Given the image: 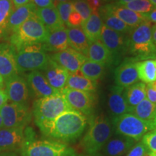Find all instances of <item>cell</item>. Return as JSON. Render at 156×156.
Instances as JSON below:
<instances>
[{"instance_id":"obj_1","label":"cell","mask_w":156,"mask_h":156,"mask_svg":"<svg viewBox=\"0 0 156 156\" xmlns=\"http://www.w3.org/2000/svg\"><path fill=\"white\" fill-rule=\"evenodd\" d=\"M87 118L75 110L67 111L56 117L44 135L62 142H73L80 136L86 129Z\"/></svg>"},{"instance_id":"obj_2","label":"cell","mask_w":156,"mask_h":156,"mask_svg":"<svg viewBox=\"0 0 156 156\" xmlns=\"http://www.w3.org/2000/svg\"><path fill=\"white\" fill-rule=\"evenodd\" d=\"M25 142L19 151L21 156H77L75 149L64 142L36 139L32 128H25Z\"/></svg>"},{"instance_id":"obj_3","label":"cell","mask_w":156,"mask_h":156,"mask_svg":"<svg viewBox=\"0 0 156 156\" xmlns=\"http://www.w3.org/2000/svg\"><path fill=\"white\" fill-rule=\"evenodd\" d=\"M88 124L80 145L87 155H96L112 137L114 129L112 123L103 114L90 116Z\"/></svg>"},{"instance_id":"obj_4","label":"cell","mask_w":156,"mask_h":156,"mask_svg":"<svg viewBox=\"0 0 156 156\" xmlns=\"http://www.w3.org/2000/svg\"><path fill=\"white\" fill-rule=\"evenodd\" d=\"M74 110L61 93L51 96L41 98L34 101L33 114L35 122L44 134L56 117L67 111Z\"/></svg>"},{"instance_id":"obj_5","label":"cell","mask_w":156,"mask_h":156,"mask_svg":"<svg viewBox=\"0 0 156 156\" xmlns=\"http://www.w3.org/2000/svg\"><path fill=\"white\" fill-rule=\"evenodd\" d=\"M152 23L146 20L127 35L128 53L137 62L156 58V46L152 38Z\"/></svg>"},{"instance_id":"obj_6","label":"cell","mask_w":156,"mask_h":156,"mask_svg":"<svg viewBox=\"0 0 156 156\" xmlns=\"http://www.w3.org/2000/svg\"><path fill=\"white\" fill-rule=\"evenodd\" d=\"M49 31L44 26L36 15H34L20 25L10 37V45L16 51L25 46L36 44H44Z\"/></svg>"},{"instance_id":"obj_7","label":"cell","mask_w":156,"mask_h":156,"mask_svg":"<svg viewBox=\"0 0 156 156\" xmlns=\"http://www.w3.org/2000/svg\"><path fill=\"white\" fill-rule=\"evenodd\" d=\"M112 126L116 134L138 142L148 132L154 129L153 122L144 121L127 113L112 119Z\"/></svg>"},{"instance_id":"obj_8","label":"cell","mask_w":156,"mask_h":156,"mask_svg":"<svg viewBox=\"0 0 156 156\" xmlns=\"http://www.w3.org/2000/svg\"><path fill=\"white\" fill-rule=\"evenodd\" d=\"M18 73L27 71H43L49 62L51 57L43 48L42 44L25 46L16 52L15 56Z\"/></svg>"},{"instance_id":"obj_9","label":"cell","mask_w":156,"mask_h":156,"mask_svg":"<svg viewBox=\"0 0 156 156\" xmlns=\"http://www.w3.org/2000/svg\"><path fill=\"white\" fill-rule=\"evenodd\" d=\"M5 128L25 129L30 122L32 114L28 105L7 103L0 108Z\"/></svg>"},{"instance_id":"obj_10","label":"cell","mask_w":156,"mask_h":156,"mask_svg":"<svg viewBox=\"0 0 156 156\" xmlns=\"http://www.w3.org/2000/svg\"><path fill=\"white\" fill-rule=\"evenodd\" d=\"M67 102L74 110L80 112L85 116L93 115L96 96L94 93L64 87L60 91Z\"/></svg>"},{"instance_id":"obj_11","label":"cell","mask_w":156,"mask_h":156,"mask_svg":"<svg viewBox=\"0 0 156 156\" xmlns=\"http://www.w3.org/2000/svg\"><path fill=\"white\" fill-rule=\"evenodd\" d=\"M100 40L112 54L114 64H118L122 56L128 53L127 35L116 32L103 25Z\"/></svg>"},{"instance_id":"obj_12","label":"cell","mask_w":156,"mask_h":156,"mask_svg":"<svg viewBox=\"0 0 156 156\" xmlns=\"http://www.w3.org/2000/svg\"><path fill=\"white\" fill-rule=\"evenodd\" d=\"M5 93L12 103L28 105L30 90L26 80L16 75L5 81Z\"/></svg>"},{"instance_id":"obj_13","label":"cell","mask_w":156,"mask_h":156,"mask_svg":"<svg viewBox=\"0 0 156 156\" xmlns=\"http://www.w3.org/2000/svg\"><path fill=\"white\" fill-rule=\"evenodd\" d=\"M134 58H126L114 71V81L116 85L126 88L140 80L136 63Z\"/></svg>"},{"instance_id":"obj_14","label":"cell","mask_w":156,"mask_h":156,"mask_svg":"<svg viewBox=\"0 0 156 156\" xmlns=\"http://www.w3.org/2000/svg\"><path fill=\"white\" fill-rule=\"evenodd\" d=\"M50 57L53 61L67 70L69 73L79 72L82 65L87 59L85 55L71 47L57 53H54Z\"/></svg>"},{"instance_id":"obj_15","label":"cell","mask_w":156,"mask_h":156,"mask_svg":"<svg viewBox=\"0 0 156 156\" xmlns=\"http://www.w3.org/2000/svg\"><path fill=\"white\" fill-rule=\"evenodd\" d=\"M29 90L37 98L51 96L58 94L59 91L53 88L48 83L44 73L41 71H32L26 75Z\"/></svg>"},{"instance_id":"obj_16","label":"cell","mask_w":156,"mask_h":156,"mask_svg":"<svg viewBox=\"0 0 156 156\" xmlns=\"http://www.w3.org/2000/svg\"><path fill=\"white\" fill-rule=\"evenodd\" d=\"M25 140V129L2 128L0 129V153L20 151Z\"/></svg>"},{"instance_id":"obj_17","label":"cell","mask_w":156,"mask_h":156,"mask_svg":"<svg viewBox=\"0 0 156 156\" xmlns=\"http://www.w3.org/2000/svg\"><path fill=\"white\" fill-rule=\"evenodd\" d=\"M15 56L16 51L12 45L5 43L0 44V74L5 82L19 74Z\"/></svg>"},{"instance_id":"obj_18","label":"cell","mask_w":156,"mask_h":156,"mask_svg":"<svg viewBox=\"0 0 156 156\" xmlns=\"http://www.w3.org/2000/svg\"><path fill=\"white\" fill-rule=\"evenodd\" d=\"M43 73L49 85L56 90L61 91L66 87L69 73L51 58Z\"/></svg>"},{"instance_id":"obj_19","label":"cell","mask_w":156,"mask_h":156,"mask_svg":"<svg viewBox=\"0 0 156 156\" xmlns=\"http://www.w3.org/2000/svg\"><path fill=\"white\" fill-rule=\"evenodd\" d=\"M124 91V87L116 85L111 87L108 98V107L113 118L131 113L132 108L126 103Z\"/></svg>"},{"instance_id":"obj_20","label":"cell","mask_w":156,"mask_h":156,"mask_svg":"<svg viewBox=\"0 0 156 156\" xmlns=\"http://www.w3.org/2000/svg\"><path fill=\"white\" fill-rule=\"evenodd\" d=\"M136 142V141L131 138L117 134V136L108 140L102 151L105 156H124Z\"/></svg>"},{"instance_id":"obj_21","label":"cell","mask_w":156,"mask_h":156,"mask_svg":"<svg viewBox=\"0 0 156 156\" xmlns=\"http://www.w3.org/2000/svg\"><path fill=\"white\" fill-rule=\"evenodd\" d=\"M42 45L45 51H51L55 53L69 48L67 28L64 27L49 32L47 39Z\"/></svg>"},{"instance_id":"obj_22","label":"cell","mask_w":156,"mask_h":156,"mask_svg":"<svg viewBox=\"0 0 156 156\" xmlns=\"http://www.w3.org/2000/svg\"><path fill=\"white\" fill-rule=\"evenodd\" d=\"M106 5L111 12L118 17L132 29L136 28L142 23L147 20L145 14L135 12L126 8L124 6L116 5L115 4H107Z\"/></svg>"},{"instance_id":"obj_23","label":"cell","mask_w":156,"mask_h":156,"mask_svg":"<svg viewBox=\"0 0 156 156\" xmlns=\"http://www.w3.org/2000/svg\"><path fill=\"white\" fill-rule=\"evenodd\" d=\"M37 7L32 2L14 9L9 19L7 30L15 32L25 21L36 15Z\"/></svg>"},{"instance_id":"obj_24","label":"cell","mask_w":156,"mask_h":156,"mask_svg":"<svg viewBox=\"0 0 156 156\" xmlns=\"http://www.w3.org/2000/svg\"><path fill=\"white\" fill-rule=\"evenodd\" d=\"M85 56L89 60L97 63L103 64L104 65L114 64L112 54L101 40L90 43Z\"/></svg>"},{"instance_id":"obj_25","label":"cell","mask_w":156,"mask_h":156,"mask_svg":"<svg viewBox=\"0 0 156 156\" xmlns=\"http://www.w3.org/2000/svg\"><path fill=\"white\" fill-rule=\"evenodd\" d=\"M36 15L49 32L64 28L55 6L46 8H37Z\"/></svg>"},{"instance_id":"obj_26","label":"cell","mask_w":156,"mask_h":156,"mask_svg":"<svg viewBox=\"0 0 156 156\" xmlns=\"http://www.w3.org/2000/svg\"><path fill=\"white\" fill-rule=\"evenodd\" d=\"M103 21L98 10L92 11L90 16L82 23L81 27L85 36L90 43L97 41L101 39Z\"/></svg>"},{"instance_id":"obj_27","label":"cell","mask_w":156,"mask_h":156,"mask_svg":"<svg viewBox=\"0 0 156 156\" xmlns=\"http://www.w3.org/2000/svg\"><path fill=\"white\" fill-rule=\"evenodd\" d=\"M98 10L102 19L103 24L106 25L107 28L124 35H128L131 32L132 29L121 20L118 17L111 12L106 5L102 6Z\"/></svg>"},{"instance_id":"obj_28","label":"cell","mask_w":156,"mask_h":156,"mask_svg":"<svg viewBox=\"0 0 156 156\" xmlns=\"http://www.w3.org/2000/svg\"><path fill=\"white\" fill-rule=\"evenodd\" d=\"M98 83L84 76L80 72L69 73L66 87L77 90L94 93L96 91Z\"/></svg>"},{"instance_id":"obj_29","label":"cell","mask_w":156,"mask_h":156,"mask_svg":"<svg viewBox=\"0 0 156 156\" xmlns=\"http://www.w3.org/2000/svg\"><path fill=\"white\" fill-rule=\"evenodd\" d=\"M69 46L85 56L90 41L85 36L83 29L80 27H69L67 28Z\"/></svg>"},{"instance_id":"obj_30","label":"cell","mask_w":156,"mask_h":156,"mask_svg":"<svg viewBox=\"0 0 156 156\" xmlns=\"http://www.w3.org/2000/svg\"><path fill=\"white\" fill-rule=\"evenodd\" d=\"M147 85L142 82H138L124 88V94L126 101L132 108L147 98Z\"/></svg>"},{"instance_id":"obj_31","label":"cell","mask_w":156,"mask_h":156,"mask_svg":"<svg viewBox=\"0 0 156 156\" xmlns=\"http://www.w3.org/2000/svg\"><path fill=\"white\" fill-rule=\"evenodd\" d=\"M139 79L144 83L156 80V58L138 62L136 63Z\"/></svg>"},{"instance_id":"obj_32","label":"cell","mask_w":156,"mask_h":156,"mask_svg":"<svg viewBox=\"0 0 156 156\" xmlns=\"http://www.w3.org/2000/svg\"><path fill=\"white\" fill-rule=\"evenodd\" d=\"M130 114L147 122H153L156 116V103L145 98L132 108Z\"/></svg>"},{"instance_id":"obj_33","label":"cell","mask_w":156,"mask_h":156,"mask_svg":"<svg viewBox=\"0 0 156 156\" xmlns=\"http://www.w3.org/2000/svg\"><path fill=\"white\" fill-rule=\"evenodd\" d=\"M105 69L106 65L104 64L87 59L82 65L80 72L88 79L97 82L104 75Z\"/></svg>"},{"instance_id":"obj_34","label":"cell","mask_w":156,"mask_h":156,"mask_svg":"<svg viewBox=\"0 0 156 156\" xmlns=\"http://www.w3.org/2000/svg\"><path fill=\"white\" fill-rule=\"evenodd\" d=\"M14 8L12 0H0V38L8 32L9 19Z\"/></svg>"},{"instance_id":"obj_35","label":"cell","mask_w":156,"mask_h":156,"mask_svg":"<svg viewBox=\"0 0 156 156\" xmlns=\"http://www.w3.org/2000/svg\"><path fill=\"white\" fill-rule=\"evenodd\" d=\"M124 7L140 14H147L155 7L149 0H134Z\"/></svg>"},{"instance_id":"obj_36","label":"cell","mask_w":156,"mask_h":156,"mask_svg":"<svg viewBox=\"0 0 156 156\" xmlns=\"http://www.w3.org/2000/svg\"><path fill=\"white\" fill-rule=\"evenodd\" d=\"M74 10L77 12L81 15L84 21L88 19L92 13V9L87 3V0H72Z\"/></svg>"},{"instance_id":"obj_37","label":"cell","mask_w":156,"mask_h":156,"mask_svg":"<svg viewBox=\"0 0 156 156\" xmlns=\"http://www.w3.org/2000/svg\"><path fill=\"white\" fill-rule=\"evenodd\" d=\"M142 142L147 148L149 156H156V129H153L145 134Z\"/></svg>"},{"instance_id":"obj_38","label":"cell","mask_w":156,"mask_h":156,"mask_svg":"<svg viewBox=\"0 0 156 156\" xmlns=\"http://www.w3.org/2000/svg\"><path fill=\"white\" fill-rule=\"evenodd\" d=\"M57 12L59 15L60 19L64 25L67 24L68 18L70 14L74 10L73 5L72 1L64 2H58L56 7Z\"/></svg>"},{"instance_id":"obj_39","label":"cell","mask_w":156,"mask_h":156,"mask_svg":"<svg viewBox=\"0 0 156 156\" xmlns=\"http://www.w3.org/2000/svg\"><path fill=\"white\" fill-rule=\"evenodd\" d=\"M125 156H149V153L142 141L134 144Z\"/></svg>"},{"instance_id":"obj_40","label":"cell","mask_w":156,"mask_h":156,"mask_svg":"<svg viewBox=\"0 0 156 156\" xmlns=\"http://www.w3.org/2000/svg\"><path fill=\"white\" fill-rule=\"evenodd\" d=\"M83 23V20L82 18L81 15L77 12L73 10L71 14H70L69 18H68L67 25L68 27H73V28H75V27L81 26Z\"/></svg>"},{"instance_id":"obj_41","label":"cell","mask_w":156,"mask_h":156,"mask_svg":"<svg viewBox=\"0 0 156 156\" xmlns=\"http://www.w3.org/2000/svg\"><path fill=\"white\" fill-rule=\"evenodd\" d=\"M31 2L36 6L37 8H46V7H54V0H31Z\"/></svg>"},{"instance_id":"obj_42","label":"cell","mask_w":156,"mask_h":156,"mask_svg":"<svg viewBox=\"0 0 156 156\" xmlns=\"http://www.w3.org/2000/svg\"><path fill=\"white\" fill-rule=\"evenodd\" d=\"M92 11H98L101 7V0H87Z\"/></svg>"},{"instance_id":"obj_43","label":"cell","mask_w":156,"mask_h":156,"mask_svg":"<svg viewBox=\"0 0 156 156\" xmlns=\"http://www.w3.org/2000/svg\"><path fill=\"white\" fill-rule=\"evenodd\" d=\"M146 93H147V99L151 101V102L156 103V90H153L151 89L147 86Z\"/></svg>"},{"instance_id":"obj_44","label":"cell","mask_w":156,"mask_h":156,"mask_svg":"<svg viewBox=\"0 0 156 156\" xmlns=\"http://www.w3.org/2000/svg\"><path fill=\"white\" fill-rule=\"evenodd\" d=\"M145 15L148 21H150L151 23H154L155 24H156V7H154L150 12Z\"/></svg>"},{"instance_id":"obj_45","label":"cell","mask_w":156,"mask_h":156,"mask_svg":"<svg viewBox=\"0 0 156 156\" xmlns=\"http://www.w3.org/2000/svg\"><path fill=\"white\" fill-rule=\"evenodd\" d=\"M8 101V98L6 94L5 91L0 89V108H2L4 105L6 104Z\"/></svg>"},{"instance_id":"obj_46","label":"cell","mask_w":156,"mask_h":156,"mask_svg":"<svg viewBox=\"0 0 156 156\" xmlns=\"http://www.w3.org/2000/svg\"><path fill=\"white\" fill-rule=\"evenodd\" d=\"M13 5H14L15 8L21 7V6L25 5L31 2V0H12Z\"/></svg>"},{"instance_id":"obj_47","label":"cell","mask_w":156,"mask_h":156,"mask_svg":"<svg viewBox=\"0 0 156 156\" xmlns=\"http://www.w3.org/2000/svg\"><path fill=\"white\" fill-rule=\"evenodd\" d=\"M152 38H153V43L156 46V24L152 25Z\"/></svg>"},{"instance_id":"obj_48","label":"cell","mask_w":156,"mask_h":156,"mask_svg":"<svg viewBox=\"0 0 156 156\" xmlns=\"http://www.w3.org/2000/svg\"><path fill=\"white\" fill-rule=\"evenodd\" d=\"M134 1V0H116V2L114 4L116 5H119V6H124L126 4H127L130 2Z\"/></svg>"},{"instance_id":"obj_49","label":"cell","mask_w":156,"mask_h":156,"mask_svg":"<svg viewBox=\"0 0 156 156\" xmlns=\"http://www.w3.org/2000/svg\"><path fill=\"white\" fill-rule=\"evenodd\" d=\"M0 156H18L13 152H1Z\"/></svg>"},{"instance_id":"obj_50","label":"cell","mask_w":156,"mask_h":156,"mask_svg":"<svg viewBox=\"0 0 156 156\" xmlns=\"http://www.w3.org/2000/svg\"><path fill=\"white\" fill-rule=\"evenodd\" d=\"M147 86L148 87H150L151 89L153 90H156V80L153 82V83H149Z\"/></svg>"},{"instance_id":"obj_51","label":"cell","mask_w":156,"mask_h":156,"mask_svg":"<svg viewBox=\"0 0 156 156\" xmlns=\"http://www.w3.org/2000/svg\"><path fill=\"white\" fill-rule=\"evenodd\" d=\"M4 85H5V80H4L3 77L0 74V89H2L4 87Z\"/></svg>"},{"instance_id":"obj_52","label":"cell","mask_w":156,"mask_h":156,"mask_svg":"<svg viewBox=\"0 0 156 156\" xmlns=\"http://www.w3.org/2000/svg\"><path fill=\"white\" fill-rule=\"evenodd\" d=\"M153 128L154 129H156V116H155V118H154V119L153 120Z\"/></svg>"},{"instance_id":"obj_53","label":"cell","mask_w":156,"mask_h":156,"mask_svg":"<svg viewBox=\"0 0 156 156\" xmlns=\"http://www.w3.org/2000/svg\"><path fill=\"white\" fill-rule=\"evenodd\" d=\"M2 128H3V121L1 115H0V129H1Z\"/></svg>"},{"instance_id":"obj_54","label":"cell","mask_w":156,"mask_h":156,"mask_svg":"<svg viewBox=\"0 0 156 156\" xmlns=\"http://www.w3.org/2000/svg\"><path fill=\"white\" fill-rule=\"evenodd\" d=\"M149 1L151 2L154 7H156V0H149Z\"/></svg>"},{"instance_id":"obj_55","label":"cell","mask_w":156,"mask_h":156,"mask_svg":"<svg viewBox=\"0 0 156 156\" xmlns=\"http://www.w3.org/2000/svg\"><path fill=\"white\" fill-rule=\"evenodd\" d=\"M56 1H57L58 2H68L69 0H56Z\"/></svg>"},{"instance_id":"obj_56","label":"cell","mask_w":156,"mask_h":156,"mask_svg":"<svg viewBox=\"0 0 156 156\" xmlns=\"http://www.w3.org/2000/svg\"><path fill=\"white\" fill-rule=\"evenodd\" d=\"M101 1H102L103 2H111L112 0H101Z\"/></svg>"},{"instance_id":"obj_57","label":"cell","mask_w":156,"mask_h":156,"mask_svg":"<svg viewBox=\"0 0 156 156\" xmlns=\"http://www.w3.org/2000/svg\"><path fill=\"white\" fill-rule=\"evenodd\" d=\"M80 156H98V155H80Z\"/></svg>"}]
</instances>
